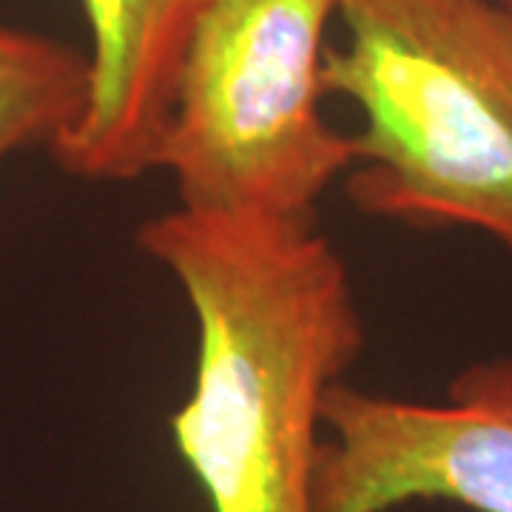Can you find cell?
I'll use <instances>...</instances> for the list:
<instances>
[{
  "label": "cell",
  "mask_w": 512,
  "mask_h": 512,
  "mask_svg": "<svg viewBox=\"0 0 512 512\" xmlns=\"http://www.w3.org/2000/svg\"><path fill=\"white\" fill-rule=\"evenodd\" d=\"M137 248L197 328L171 436L208 512H316L325 404L365 345L342 254L316 222L177 205L140 225Z\"/></svg>",
  "instance_id": "obj_1"
},
{
  "label": "cell",
  "mask_w": 512,
  "mask_h": 512,
  "mask_svg": "<svg viewBox=\"0 0 512 512\" xmlns=\"http://www.w3.org/2000/svg\"><path fill=\"white\" fill-rule=\"evenodd\" d=\"M328 97L356 106L350 202L419 231H476L512 259V9L342 0Z\"/></svg>",
  "instance_id": "obj_2"
},
{
  "label": "cell",
  "mask_w": 512,
  "mask_h": 512,
  "mask_svg": "<svg viewBox=\"0 0 512 512\" xmlns=\"http://www.w3.org/2000/svg\"><path fill=\"white\" fill-rule=\"evenodd\" d=\"M342 0H217L185 46L157 171L177 208L316 222L356 140L322 111Z\"/></svg>",
  "instance_id": "obj_3"
},
{
  "label": "cell",
  "mask_w": 512,
  "mask_h": 512,
  "mask_svg": "<svg viewBox=\"0 0 512 512\" xmlns=\"http://www.w3.org/2000/svg\"><path fill=\"white\" fill-rule=\"evenodd\" d=\"M407 504L512 512V353L464 367L441 402L330 390L316 512Z\"/></svg>",
  "instance_id": "obj_4"
},
{
  "label": "cell",
  "mask_w": 512,
  "mask_h": 512,
  "mask_svg": "<svg viewBox=\"0 0 512 512\" xmlns=\"http://www.w3.org/2000/svg\"><path fill=\"white\" fill-rule=\"evenodd\" d=\"M217 0H83L89 103L49 154L80 183H134L157 171L185 46Z\"/></svg>",
  "instance_id": "obj_5"
},
{
  "label": "cell",
  "mask_w": 512,
  "mask_h": 512,
  "mask_svg": "<svg viewBox=\"0 0 512 512\" xmlns=\"http://www.w3.org/2000/svg\"><path fill=\"white\" fill-rule=\"evenodd\" d=\"M89 57L49 35L0 23V163L52 148L89 103Z\"/></svg>",
  "instance_id": "obj_6"
},
{
  "label": "cell",
  "mask_w": 512,
  "mask_h": 512,
  "mask_svg": "<svg viewBox=\"0 0 512 512\" xmlns=\"http://www.w3.org/2000/svg\"><path fill=\"white\" fill-rule=\"evenodd\" d=\"M501 3H507V6H510V9H512V0H501Z\"/></svg>",
  "instance_id": "obj_7"
}]
</instances>
